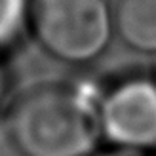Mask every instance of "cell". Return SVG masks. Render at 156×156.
Returning a JSON list of instances; mask_svg holds the SVG:
<instances>
[{
  "instance_id": "obj_6",
  "label": "cell",
  "mask_w": 156,
  "mask_h": 156,
  "mask_svg": "<svg viewBox=\"0 0 156 156\" xmlns=\"http://www.w3.org/2000/svg\"><path fill=\"white\" fill-rule=\"evenodd\" d=\"M91 156H152V152H141V151H129V149L108 147V149H103V151H95Z\"/></svg>"
},
{
  "instance_id": "obj_1",
  "label": "cell",
  "mask_w": 156,
  "mask_h": 156,
  "mask_svg": "<svg viewBox=\"0 0 156 156\" xmlns=\"http://www.w3.org/2000/svg\"><path fill=\"white\" fill-rule=\"evenodd\" d=\"M101 93L80 82L29 86L6 108V131L21 156H91L103 141Z\"/></svg>"
},
{
  "instance_id": "obj_3",
  "label": "cell",
  "mask_w": 156,
  "mask_h": 156,
  "mask_svg": "<svg viewBox=\"0 0 156 156\" xmlns=\"http://www.w3.org/2000/svg\"><path fill=\"white\" fill-rule=\"evenodd\" d=\"M103 141L116 149L156 151V76H129L101 93Z\"/></svg>"
},
{
  "instance_id": "obj_4",
  "label": "cell",
  "mask_w": 156,
  "mask_h": 156,
  "mask_svg": "<svg viewBox=\"0 0 156 156\" xmlns=\"http://www.w3.org/2000/svg\"><path fill=\"white\" fill-rule=\"evenodd\" d=\"M114 30L128 48L156 57V0H118Z\"/></svg>"
},
{
  "instance_id": "obj_7",
  "label": "cell",
  "mask_w": 156,
  "mask_h": 156,
  "mask_svg": "<svg viewBox=\"0 0 156 156\" xmlns=\"http://www.w3.org/2000/svg\"><path fill=\"white\" fill-rule=\"evenodd\" d=\"M8 86H10V76H8V69L2 61V55H0V107H2V103L6 101Z\"/></svg>"
},
{
  "instance_id": "obj_2",
  "label": "cell",
  "mask_w": 156,
  "mask_h": 156,
  "mask_svg": "<svg viewBox=\"0 0 156 156\" xmlns=\"http://www.w3.org/2000/svg\"><path fill=\"white\" fill-rule=\"evenodd\" d=\"M30 33L53 59L88 65L116 34L114 6L108 0H33Z\"/></svg>"
},
{
  "instance_id": "obj_8",
  "label": "cell",
  "mask_w": 156,
  "mask_h": 156,
  "mask_svg": "<svg viewBox=\"0 0 156 156\" xmlns=\"http://www.w3.org/2000/svg\"><path fill=\"white\" fill-rule=\"evenodd\" d=\"M154 76H156V63H154Z\"/></svg>"
},
{
  "instance_id": "obj_5",
  "label": "cell",
  "mask_w": 156,
  "mask_h": 156,
  "mask_svg": "<svg viewBox=\"0 0 156 156\" xmlns=\"http://www.w3.org/2000/svg\"><path fill=\"white\" fill-rule=\"evenodd\" d=\"M30 4L33 0H0V55L30 33Z\"/></svg>"
}]
</instances>
